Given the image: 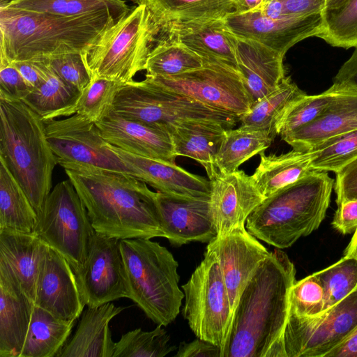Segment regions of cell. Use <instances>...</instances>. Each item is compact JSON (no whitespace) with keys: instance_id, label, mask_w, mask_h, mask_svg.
Returning a JSON list of instances; mask_svg holds the SVG:
<instances>
[{"instance_id":"cell-33","label":"cell","mask_w":357,"mask_h":357,"mask_svg":"<svg viewBox=\"0 0 357 357\" xmlns=\"http://www.w3.org/2000/svg\"><path fill=\"white\" fill-rule=\"evenodd\" d=\"M289 77H285L272 92L254 102L250 109L239 116L243 128L277 135V125L289 105L305 95Z\"/></svg>"},{"instance_id":"cell-24","label":"cell","mask_w":357,"mask_h":357,"mask_svg":"<svg viewBox=\"0 0 357 357\" xmlns=\"http://www.w3.org/2000/svg\"><path fill=\"white\" fill-rule=\"evenodd\" d=\"M237 38V68L253 104L285 77L284 55L256 40Z\"/></svg>"},{"instance_id":"cell-3","label":"cell","mask_w":357,"mask_h":357,"mask_svg":"<svg viewBox=\"0 0 357 357\" xmlns=\"http://www.w3.org/2000/svg\"><path fill=\"white\" fill-rule=\"evenodd\" d=\"M118 19L108 10L63 16L0 5V59L36 61L83 54Z\"/></svg>"},{"instance_id":"cell-9","label":"cell","mask_w":357,"mask_h":357,"mask_svg":"<svg viewBox=\"0 0 357 357\" xmlns=\"http://www.w3.org/2000/svg\"><path fill=\"white\" fill-rule=\"evenodd\" d=\"M87 210L71 181L58 183L38 213L33 233L78 269L85 261L95 233Z\"/></svg>"},{"instance_id":"cell-17","label":"cell","mask_w":357,"mask_h":357,"mask_svg":"<svg viewBox=\"0 0 357 357\" xmlns=\"http://www.w3.org/2000/svg\"><path fill=\"white\" fill-rule=\"evenodd\" d=\"M209 197L174 196L157 192L155 201L165 238L174 245L213 240L218 232Z\"/></svg>"},{"instance_id":"cell-20","label":"cell","mask_w":357,"mask_h":357,"mask_svg":"<svg viewBox=\"0 0 357 357\" xmlns=\"http://www.w3.org/2000/svg\"><path fill=\"white\" fill-rule=\"evenodd\" d=\"M96 124L109 144L137 155L175 164L177 155L168 131L113 110Z\"/></svg>"},{"instance_id":"cell-55","label":"cell","mask_w":357,"mask_h":357,"mask_svg":"<svg viewBox=\"0 0 357 357\" xmlns=\"http://www.w3.org/2000/svg\"><path fill=\"white\" fill-rule=\"evenodd\" d=\"M344 255L353 257L357 260V228L354 231V235L344 250Z\"/></svg>"},{"instance_id":"cell-31","label":"cell","mask_w":357,"mask_h":357,"mask_svg":"<svg viewBox=\"0 0 357 357\" xmlns=\"http://www.w3.org/2000/svg\"><path fill=\"white\" fill-rule=\"evenodd\" d=\"M75 323V320L60 319L34 305L20 357H56Z\"/></svg>"},{"instance_id":"cell-16","label":"cell","mask_w":357,"mask_h":357,"mask_svg":"<svg viewBox=\"0 0 357 357\" xmlns=\"http://www.w3.org/2000/svg\"><path fill=\"white\" fill-rule=\"evenodd\" d=\"M223 20L237 37L256 40L284 55L299 41L317 36L322 25L321 13L275 19L259 11L232 13Z\"/></svg>"},{"instance_id":"cell-2","label":"cell","mask_w":357,"mask_h":357,"mask_svg":"<svg viewBox=\"0 0 357 357\" xmlns=\"http://www.w3.org/2000/svg\"><path fill=\"white\" fill-rule=\"evenodd\" d=\"M96 231L119 239L165 237L156 192L127 173L97 167L65 169Z\"/></svg>"},{"instance_id":"cell-52","label":"cell","mask_w":357,"mask_h":357,"mask_svg":"<svg viewBox=\"0 0 357 357\" xmlns=\"http://www.w3.org/2000/svg\"><path fill=\"white\" fill-rule=\"evenodd\" d=\"M332 225L343 234L354 231L357 228V200L337 206Z\"/></svg>"},{"instance_id":"cell-35","label":"cell","mask_w":357,"mask_h":357,"mask_svg":"<svg viewBox=\"0 0 357 357\" xmlns=\"http://www.w3.org/2000/svg\"><path fill=\"white\" fill-rule=\"evenodd\" d=\"M46 64L47 79L22 100L45 122L73 115V110L81 93L64 82Z\"/></svg>"},{"instance_id":"cell-50","label":"cell","mask_w":357,"mask_h":357,"mask_svg":"<svg viewBox=\"0 0 357 357\" xmlns=\"http://www.w3.org/2000/svg\"><path fill=\"white\" fill-rule=\"evenodd\" d=\"M176 357H222V351L217 345L197 337L191 342L180 343Z\"/></svg>"},{"instance_id":"cell-42","label":"cell","mask_w":357,"mask_h":357,"mask_svg":"<svg viewBox=\"0 0 357 357\" xmlns=\"http://www.w3.org/2000/svg\"><path fill=\"white\" fill-rule=\"evenodd\" d=\"M324 291V310L337 303L357 288V260L344 256L335 264L314 273ZM323 311V312H324Z\"/></svg>"},{"instance_id":"cell-47","label":"cell","mask_w":357,"mask_h":357,"mask_svg":"<svg viewBox=\"0 0 357 357\" xmlns=\"http://www.w3.org/2000/svg\"><path fill=\"white\" fill-rule=\"evenodd\" d=\"M31 91L17 69L0 59V99L22 100Z\"/></svg>"},{"instance_id":"cell-39","label":"cell","mask_w":357,"mask_h":357,"mask_svg":"<svg viewBox=\"0 0 357 357\" xmlns=\"http://www.w3.org/2000/svg\"><path fill=\"white\" fill-rule=\"evenodd\" d=\"M158 325L151 331L141 328L128 331L115 342L113 357H164L176 349L170 336Z\"/></svg>"},{"instance_id":"cell-40","label":"cell","mask_w":357,"mask_h":357,"mask_svg":"<svg viewBox=\"0 0 357 357\" xmlns=\"http://www.w3.org/2000/svg\"><path fill=\"white\" fill-rule=\"evenodd\" d=\"M308 151L311 170L337 173L357 158V130L330 138Z\"/></svg>"},{"instance_id":"cell-27","label":"cell","mask_w":357,"mask_h":357,"mask_svg":"<svg viewBox=\"0 0 357 357\" xmlns=\"http://www.w3.org/2000/svg\"><path fill=\"white\" fill-rule=\"evenodd\" d=\"M177 41L202 59H215L237 68V36L224 20L190 23L173 27L160 35Z\"/></svg>"},{"instance_id":"cell-32","label":"cell","mask_w":357,"mask_h":357,"mask_svg":"<svg viewBox=\"0 0 357 357\" xmlns=\"http://www.w3.org/2000/svg\"><path fill=\"white\" fill-rule=\"evenodd\" d=\"M37 217L26 194L0 158V230L31 233Z\"/></svg>"},{"instance_id":"cell-14","label":"cell","mask_w":357,"mask_h":357,"mask_svg":"<svg viewBox=\"0 0 357 357\" xmlns=\"http://www.w3.org/2000/svg\"><path fill=\"white\" fill-rule=\"evenodd\" d=\"M73 271L82 299L88 307L128 296L119 238L95 231L84 263Z\"/></svg>"},{"instance_id":"cell-6","label":"cell","mask_w":357,"mask_h":357,"mask_svg":"<svg viewBox=\"0 0 357 357\" xmlns=\"http://www.w3.org/2000/svg\"><path fill=\"white\" fill-rule=\"evenodd\" d=\"M128 296L158 325L167 326L180 312L184 293L178 286V264L150 238L120 240Z\"/></svg>"},{"instance_id":"cell-38","label":"cell","mask_w":357,"mask_h":357,"mask_svg":"<svg viewBox=\"0 0 357 357\" xmlns=\"http://www.w3.org/2000/svg\"><path fill=\"white\" fill-rule=\"evenodd\" d=\"M0 5L63 16H77L108 10L117 17L130 8L123 0H11Z\"/></svg>"},{"instance_id":"cell-53","label":"cell","mask_w":357,"mask_h":357,"mask_svg":"<svg viewBox=\"0 0 357 357\" xmlns=\"http://www.w3.org/2000/svg\"><path fill=\"white\" fill-rule=\"evenodd\" d=\"M325 357H357V328Z\"/></svg>"},{"instance_id":"cell-26","label":"cell","mask_w":357,"mask_h":357,"mask_svg":"<svg viewBox=\"0 0 357 357\" xmlns=\"http://www.w3.org/2000/svg\"><path fill=\"white\" fill-rule=\"evenodd\" d=\"M47 245L35 234L0 230V265L34 303L36 286Z\"/></svg>"},{"instance_id":"cell-15","label":"cell","mask_w":357,"mask_h":357,"mask_svg":"<svg viewBox=\"0 0 357 357\" xmlns=\"http://www.w3.org/2000/svg\"><path fill=\"white\" fill-rule=\"evenodd\" d=\"M206 250L218 260L234 312L243 289L271 252L245 227L217 235L208 243Z\"/></svg>"},{"instance_id":"cell-34","label":"cell","mask_w":357,"mask_h":357,"mask_svg":"<svg viewBox=\"0 0 357 357\" xmlns=\"http://www.w3.org/2000/svg\"><path fill=\"white\" fill-rule=\"evenodd\" d=\"M275 137L270 133L241 127L227 129L217 152L215 166L218 174L238 170L243 162L264 152Z\"/></svg>"},{"instance_id":"cell-54","label":"cell","mask_w":357,"mask_h":357,"mask_svg":"<svg viewBox=\"0 0 357 357\" xmlns=\"http://www.w3.org/2000/svg\"><path fill=\"white\" fill-rule=\"evenodd\" d=\"M264 3L265 0H234V13L259 12L262 10Z\"/></svg>"},{"instance_id":"cell-49","label":"cell","mask_w":357,"mask_h":357,"mask_svg":"<svg viewBox=\"0 0 357 357\" xmlns=\"http://www.w3.org/2000/svg\"><path fill=\"white\" fill-rule=\"evenodd\" d=\"M327 91L357 93V47L341 66L333 78V85Z\"/></svg>"},{"instance_id":"cell-8","label":"cell","mask_w":357,"mask_h":357,"mask_svg":"<svg viewBox=\"0 0 357 357\" xmlns=\"http://www.w3.org/2000/svg\"><path fill=\"white\" fill-rule=\"evenodd\" d=\"M113 111L167 131L195 123L218 124L231 129L239 121L235 115L167 90L146 77L123 84L115 97Z\"/></svg>"},{"instance_id":"cell-29","label":"cell","mask_w":357,"mask_h":357,"mask_svg":"<svg viewBox=\"0 0 357 357\" xmlns=\"http://www.w3.org/2000/svg\"><path fill=\"white\" fill-rule=\"evenodd\" d=\"M226 130L218 124L195 123L172 127L168 132L176 155L198 162L210 179L218 174L215 158Z\"/></svg>"},{"instance_id":"cell-36","label":"cell","mask_w":357,"mask_h":357,"mask_svg":"<svg viewBox=\"0 0 357 357\" xmlns=\"http://www.w3.org/2000/svg\"><path fill=\"white\" fill-rule=\"evenodd\" d=\"M317 37L333 47H357V0H326Z\"/></svg>"},{"instance_id":"cell-41","label":"cell","mask_w":357,"mask_h":357,"mask_svg":"<svg viewBox=\"0 0 357 357\" xmlns=\"http://www.w3.org/2000/svg\"><path fill=\"white\" fill-rule=\"evenodd\" d=\"M123 84L105 78L92 77L81 91L73 114L97 123L112 110L115 97Z\"/></svg>"},{"instance_id":"cell-21","label":"cell","mask_w":357,"mask_h":357,"mask_svg":"<svg viewBox=\"0 0 357 357\" xmlns=\"http://www.w3.org/2000/svg\"><path fill=\"white\" fill-rule=\"evenodd\" d=\"M129 169L131 175L155 188L157 192L182 197H209V179L192 174L175 164L137 155L109 144Z\"/></svg>"},{"instance_id":"cell-25","label":"cell","mask_w":357,"mask_h":357,"mask_svg":"<svg viewBox=\"0 0 357 357\" xmlns=\"http://www.w3.org/2000/svg\"><path fill=\"white\" fill-rule=\"evenodd\" d=\"M124 310L112 302L85 309L73 337L56 357H113L115 342L109 321Z\"/></svg>"},{"instance_id":"cell-51","label":"cell","mask_w":357,"mask_h":357,"mask_svg":"<svg viewBox=\"0 0 357 357\" xmlns=\"http://www.w3.org/2000/svg\"><path fill=\"white\" fill-rule=\"evenodd\" d=\"M10 63L17 69L31 91L47 77V66L43 61H17Z\"/></svg>"},{"instance_id":"cell-48","label":"cell","mask_w":357,"mask_h":357,"mask_svg":"<svg viewBox=\"0 0 357 357\" xmlns=\"http://www.w3.org/2000/svg\"><path fill=\"white\" fill-rule=\"evenodd\" d=\"M335 174L336 178L333 187L337 195V205L357 200V158Z\"/></svg>"},{"instance_id":"cell-5","label":"cell","mask_w":357,"mask_h":357,"mask_svg":"<svg viewBox=\"0 0 357 357\" xmlns=\"http://www.w3.org/2000/svg\"><path fill=\"white\" fill-rule=\"evenodd\" d=\"M0 158L38 213L52 190L58 164L45 123L22 100L0 99Z\"/></svg>"},{"instance_id":"cell-56","label":"cell","mask_w":357,"mask_h":357,"mask_svg":"<svg viewBox=\"0 0 357 357\" xmlns=\"http://www.w3.org/2000/svg\"><path fill=\"white\" fill-rule=\"evenodd\" d=\"M132 2L136 3L137 5L139 3V0H130Z\"/></svg>"},{"instance_id":"cell-57","label":"cell","mask_w":357,"mask_h":357,"mask_svg":"<svg viewBox=\"0 0 357 357\" xmlns=\"http://www.w3.org/2000/svg\"><path fill=\"white\" fill-rule=\"evenodd\" d=\"M11 1V0H0V3L6 2V1Z\"/></svg>"},{"instance_id":"cell-19","label":"cell","mask_w":357,"mask_h":357,"mask_svg":"<svg viewBox=\"0 0 357 357\" xmlns=\"http://www.w3.org/2000/svg\"><path fill=\"white\" fill-rule=\"evenodd\" d=\"M34 305L65 320H76L84 303L70 264L47 245L37 282Z\"/></svg>"},{"instance_id":"cell-28","label":"cell","mask_w":357,"mask_h":357,"mask_svg":"<svg viewBox=\"0 0 357 357\" xmlns=\"http://www.w3.org/2000/svg\"><path fill=\"white\" fill-rule=\"evenodd\" d=\"M138 4L146 7L160 35L187 24L223 20L235 11L234 0H139Z\"/></svg>"},{"instance_id":"cell-12","label":"cell","mask_w":357,"mask_h":357,"mask_svg":"<svg viewBox=\"0 0 357 357\" xmlns=\"http://www.w3.org/2000/svg\"><path fill=\"white\" fill-rule=\"evenodd\" d=\"M357 328V288L312 317L289 312L282 336L284 357H325Z\"/></svg>"},{"instance_id":"cell-37","label":"cell","mask_w":357,"mask_h":357,"mask_svg":"<svg viewBox=\"0 0 357 357\" xmlns=\"http://www.w3.org/2000/svg\"><path fill=\"white\" fill-rule=\"evenodd\" d=\"M203 59L183 44L167 38L151 48L146 64V75L171 77L200 68Z\"/></svg>"},{"instance_id":"cell-44","label":"cell","mask_w":357,"mask_h":357,"mask_svg":"<svg viewBox=\"0 0 357 357\" xmlns=\"http://www.w3.org/2000/svg\"><path fill=\"white\" fill-rule=\"evenodd\" d=\"M289 302V312L299 317H316L324 311V291L314 273L295 282L290 290Z\"/></svg>"},{"instance_id":"cell-7","label":"cell","mask_w":357,"mask_h":357,"mask_svg":"<svg viewBox=\"0 0 357 357\" xmlns=\"http://www.w3.org/2000/svg\"><path fill=\"white\" fill-rule=\"evenodd\" d=\"M158 35L144 5L130 8L82 54L91 78L121 84L133 81L137 73L146 69L151 45Z\"/></svg>"},{"instance_id":"cell-22","label":"cell","mask_w":357,"mask_h":357,"mask_svg":"<svg viewBox=\"0 0 357 357\" xmlns=\"http://www.w3.org/2000/svg\"><path fill=\"white\" fill-rule=\"evenodd\" d=\"M326 91L329 100L320 114L282 138L293 149L308 151L330 138L357 130V93Z\"/></svg>"},{"instance_id":"cell-1","label":"cell","mask_w":357,"mask_h":357,"mask_svg":"<svg viewBox=\"0 0 357 357\" xmlns=\"http://www.w3.org/2000/svg\"><path fill=\"white\" fill-rule=\"evenodd\" d=\"M295 282L287 255L271 252L239 298L223 357H284L282 336Z\"/></svg>"},{"instance_id":"cell-45","label":"cell","mask_w":357,"mask_h":357,"mask_svg":"<svg viewBox=\"0 0 357 357\" xmlns=\"http://www.w3.org/2000/svg\"><path fill=\"white\" fill-rule=\"evenodd\" d=\"M67 84L82 91L91 82L82 53H70L43 60Z\"/></svg>"},{"instance_id":"cell-46","label":"cell","mask_w":357,"mask_h":357,"mask_svg":"<svg viewBox=\"0 0 357 357\" xmlns=\"http://www.w3.org/2000/svg\"><path fill=\"white\" fill-rule=\"evenodd\" d=\"M326 0H265L261 14L271 18L303 17L321 13Z\"/></svg>"},{"instance_id":"cell-11","label":"cell","mask_w":357,"mask_h":357,"mask_svg":"<svg viewBox=\"0 0 357 357\" xmlns=\"http://www.w3.org/2000/svg\"><path fill=\"white\" fill-rule=\"evenodd\" d=\"M200 68L171 77L146 75L173 92L239 118L252 105L238 68L215 59H203Z\"/></svg>"},{"instance_id":"cell-13","label":"cell","mask_w":357,"mask_h":357,"mask_svg":"<svg viewBox=\"0 0 357 357\" xmlns=\"http://www.w3.org/2000/svg\"><path fill=\"white\" fill-rule=\"evenodd\" d=\"M45 123L50 147L64 169L97 167L131 174L96 123L85 116L75 114Z\"/></svg>"},{"instance_id":"cell-43","label":"cell","mask_w":357,"mask_h":357,"mask_svg":"<svg viewBox=\"0 0 357 357\" xmlns=\"http://www.w3.org/2000/svg\"><path fill=\"white\" fill-rule=\"evenodd\" d=\"M325 91L319 95L305 94L291 102L286 108L277 125V135L281 138L313 121L329 100Z\"/></svg>"},{"instance_id":"cell-18","label":"cell","mask_w":357,"mask_h":357,"mask_svg":"<svg viewBox=\"0 0 357 357\" xmlns=\"http://www.w3.org/2000/svg\"><path fill=\"white\" fill-rule=\"evenodd\" d=\"M209 180L210 208L218 235L245 227L249 215L265 199L252 176L236 170Z\"/></svg>"},{"instance_id":"cell-23","label":"cell","mask_w":357,"mask_h":357,"mask_svg":"<svg viewBox=\"0 0 357 357\" xmlns=\"http://www.w3.org/2000/svg\"><path fill=\"white\" fill-rule=\"evenodd\" d=\"M34 303L0 265V357H20Z\"/></svg>"},{"instance_id":"cell-10","label":"cell","mask_w":357,"mask_h":357,"mask_svg":"<svg viewBox=\"0 0 357 357\" xmlns=\"http://www.w3.org/2000/svg\"><path fill=\"white\" fill-rule=\"evenodd\" d=\"M184 318L197 337L218 346L222 357L234 312L221 271L214 254L206 250L204 257L181 287Z\"/></svg>"},{"instance_id":"cell-4","label":"cell","mask_w":357,"mask_h":357,"mask_svg":"<svg viewBox=\"0 0 357 357\" xmlns=\"http://www.w3.org/2000/svg\"><path fill=\"white\" fill-rule=\"evenodd\" d=\"M333 186L328 172L312 170L265 198L248 218L245 228L276 248H289L318 229L330 205Z\"/></svg>"},{"instance_id":"cell-30","label":"cell","mask_w":357,"mask_h":357,"mask_svg":"<svg viewBox=\"0 0 357 357\" xmlns=\"http://www.w3.org/2000/svg\"><path fill=\"white\" fill-rule=\"evenodd\" d=\"M309 151L293 149L280 155L260 153V162L252 177L266 198L307 175L312 170Z\"/></svg>"}]
</instances>
